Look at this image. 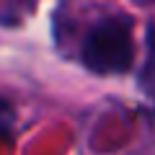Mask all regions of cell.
<instances>
[{
  "instance_id": "obj_1",
  "label": "cell",
  "mask_w": 155,
  "mask_h": 155,
  "mask_svg": "<svg viewBox=\"0 0 155 155\" xmlns=\"http://www.w3.org/2000/svg\"><path fill=\"white\" fill-rule=\"evenodd\" d=\"M134 23L124 13L101 16L80 39L78 57L96 75H122L134 62Z\"/></svg>"
},
{
  "instance_id": "obj_2",
  "label": "cell",
  "mask_w": 155,
  "mask_h": 155,
  "mask_svg": "<svg viewBox=\"0 0 155 155\" xmlns=\"http://www.w3.org/2000/svg\"><path fill=\"white\" fill-rule=\"evenodd\" d=\"M13 124H16V109L8 98L0 96V137H11Z\"/></svg>"
}]
</instances>
